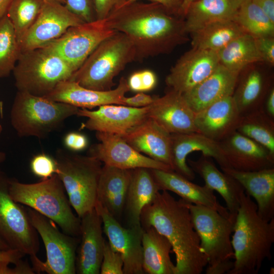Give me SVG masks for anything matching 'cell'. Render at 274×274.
Here are the masks:
<instances>
[{
	"mask_svg": "<svg viewBox=\"0 0 274 274\" xmlns=\"http://www.w3.org/2000/svg\"><path fill=\"white\" fill-rule=\"evenodd\" d=\"M103 20L108 28L129 39L135 48L136 61L169 54L190 40L184 18L155 2L125 5Z\"/></svg>",
	"mask_w": 274,
	"mask_h": 274,
	"instance_id": "obj_1",
	"label": "cell"
},
{
	"mask_svg": "<svg viewBox=\"0 0 274 274\" xmlns=\"http://www.w3.org/2000/svg\"><path fill=\"white\" fill-rule=\"evenodd\" d=\"M140 223L143 229L153 226L170 243L175 274H200L207 267V258L184 199L176 200L166 190L158 191L143 209Z\"/></svg>",
	"mask_w": 274,
	"mask_h": 274,
	"instance_id": "obj_2",
	"label": "cell"
},
{
	"mask_svg": "<svg viewBox=\"0 0 274 274\" xmlns=\"http://www.w3.org/2000/svg\"><path fill=\"white\" fill-rule=\"evenodd\" d=\"M233 233L234 266L228 274L258 273L264 261L271 257L274 218H262L256 202L245 192L241 197Z\"/></svg>",
	"mask_w": 274,
	"mask_h": 274,
	"instance_id": "obj_3",
	"label": "cell"
},
{
	"mask_svg": "<svg viewBox=\"0 0 274 274\" xmlns=\"http://www.w3.org/2000/svg\"><path fill=\"white\" fill-rule=\"evenodd\" d=\"M9 192L15 201L51 219L63 232L80 236L81 219L73 213L63 185L56 174L30 184L10 179Z\"/></svg>",
	"mask_w": 274,
	"mask_h": 274,
	"instance_id": "obj_4",
	"label": "cell"
},
{
	"mask_svg": "<svg viewBox=\"0 0 274 274\" xmlns=\"http://www.w3.org/2000/svg\"><path fill=\"white\" fill-rule=\"evenodd\" d=\"M133 61L135 48L123 33L116 32L101 42L69 79L90 89L107 91L114 78Z\"/></svg>",
	"mask_w": 274,
	"mask_h": 274,
	"instance_id": "obj_5",
	"label": "cell"
},
{
	"mask_svg": "<svg viewBox=\"0 0 274 274\" xmlns=\"http://www.w3.org/2000/svg\"><path fill=\"white\" fill-rule=\"evenodd\" d=\"M186 202L208 259L206 273H228L234 266L231 234L236 215L225 217L214 209Z\"/></svg>",
	"mask_w": 274,
	"mask_h": 274,
	"instance_id": "obj_6",
	"label": "cell"
},
{
	"mask_svg": "<svg viewBox=\"0 0 274 274\" xmlns=\"http://www.w3.org/2000/svg\"><path fill=\"white\" fill-rule=\"evenodd\" d=\"M79 108L18 91L10 111L11 125L20 137L47 138L58 130Z\"/></svg>",
	"mask_w": 274,
	"mask_h": 274,
	"instance_id": "obj_7",
	"label": "cell"
},
{
	"mask_svg": "<svg viewBox=\"0 0 274 274\" xmlns=\"http://www.w3.org/2000/svg\"><path fill=\"white\" fill-rule=\"evenodd\" d=\"M60 55L47 47L21 52L12 71L19 91L46 96L75 72Z\"/></svg>",
	"mask_w": 274,
	"mask_h": 274,
	"instance_id": "obj_8",
	"label": "cell"
},
{
	"mask_svg": "<svg viewBox=\"0 0 274 274\" xmlns=\"http://www.w3.org/2000/svg\"><path fill=\"white\" fill-rule=\"evenodd\" d=\"M55 159L56 174L72 207L81 218L95 207L102 162L88 155H81L61 148L56 150Z\"/></svg>",
	"mask_w": 274,
	"mask_h": 274,
	"instance_id": "obj_9",
	"label": "cell"
},
{
	"mask_svg": "<svg viewBox=\"0 0 274 274\" xmlns=\"http://www.w3.org/2000/svg\"><path fill=\"white\" fill-rule=\"evenodd\" d=\"M30 222L41 237L46 252V259L37 255L30 256L36 273L48 274L76 273V256L80 237L60 231L51 219L29 207L26 208Z\"/></svg>",
	"mask_w": 274,
	"mask_h": 274,
	"instance_id": "obj_10",
	"label": "cell"
},
{
	"mask_svg": "<svg viewBox=\"0 0 274 274\" xmlns=\"http://www.w3.org/2000/svg\"><path fill=\"white\" fill-rule=\"evenodd\" d=\"M10 178L0 171V237L11 249L30 256L39 251L38 233L31 224L26 208L10 196Z\"/></svg>",
	"mask_w": 274,
	"mask_h": 274,
	"instance_id": "obj_11",
	"label": "cell"
},
{
	"mask_svg": "<svg viewBox=\"0 0 274 274\" xmlns=\"http://www.w3.org/2000/svg\"><path fill=\"white\" fill-rule=\"evenodd\" d=\"M116 32L103 20H96L70 27L44 47L57 53L76 71L101 42Z\"/></svg>",
	"mask_w": 274,
	"mask_h": 274,
	"instance_id": "obj_12",
	"label": "cell"
},
{
	"mask_svg": "<svg viewBox=\"0 0 274 274\" xmlns=\"http://www.w3.org/2000/svg\"><path fill=\"white\" fill-rule=\"evenodd\" d=\"M85 22L61 3L45 2L37 19L20 42L21 52L43 47L71 27Z\"/></svg>",
	"mask_w": 274,
	"mask_h": 274,
	"instance_id": "obj_13",
	"label": "cell"
},
{
	"mask_svg": "<svg viewBox=\"0 0 274 274\" xmlns=\"http://www.w3.org/2000/svg\"><path fill=\"white\" fill-rule=\"evenodd\" d=\"M95 135L99 143L90 147L88 155L95 158L104 164L128 170L146 168L173 170L170 166L137 151L120 135L96 132Z\"/></svg>",
	"mask_w": 274,
	"mask_h": 274,
	"instance_id": "obj_14",
	"label": "cell"
},
{
	"mask_svg": "<svg viewBox=\"0 0 274 274\" xmlns=\"http://www.w3.org/2000/svg\"><path fill=\"white\" fill-rule=\"evenodd\" d=\"M111 247L123 258V274H143L142 227H124L99 202L95 207Z\"/></svg>",
	"mask_w": 274,
	"mask_h": 274,
	"instance_id": "obj_15",
	"label": "cell"
},
{
	"mask_svg": "<svg viewBox=\"0 0 274 274\" xmlns=\"http://www.w3.org/2000/svg\"><path fill=\"white\" fill-rule=\"evenodd\" d=\"M219 64L217 52L192 47L172 67L165 83L169 89L185 94L208 77Z\"/></svg>",
	"mask_w": 274,
	"mask_h": 274,
	"instance_id": "obj_16",
	"label": "cell"
},
{
	"mask_svg": "<svg viewBox=\"0 0 274 274\" xmlns=\"http://www.w3.org/2000/svg\"><path fill=\"white\" fill-rule=\"evenodd\" d=\"M148 106L134 108L110 104L99 106L94 111L79 108L77 115L87 118L83 128L123 136L148 117Z\"/></svg>",
	"mask_w": 274,
	"mask_h": 274,
	"instance_id": "obj_17",
	"label": "cell"
},
{
	"mask_svg": "<svg viewBox=\"0 0 274 274\" xmlns=\"http://www.w3.org/2000/svg\"><path fill=\"white\" fill-rule=\"evenodd\" d=\"M129 90L127 80H119L116 88L98 91L85 88L71 80L59 83L47 96L53 101L67 104L79 108L92 109L105 105H124L123 97Z\"/></svg>",
	"mask_w": 274,
	"mask_h": 274,
	"instance_id": "obj_18",
	"label": "cell"
},
{
	"mask_svg": "<svg viewBox=\"0 0 274 274\" xmlns=\"http://www.w3.org/2000/svg\"><path fill=\"white\" fill-rule=\"evenodd\" d=\"M148 117L170 134L197 132L195 113L183 95L169 89L161 97H155L148 106Z\"/></svg>",
	"mask_w": 274,
	"mask_h": 274,
	"instance_id": "obj_19",
	"label": "cell"
},
{
	"mask_svg": "<svg viewBox=\"0 0 274 274\" xmlns=\"http://www.w3.org/2000/svg\"><path fill=\"white\" fill-rule=\"evenodd\" d=\"M172 137V155L174 171L192 181L195 173L187 163V156L194 151L214 158L221 168H229L220 142L211 139L199 132L173 133Z\"/></svg>",
	"mask_w": 274,
	"mask_h": 274,
	"instance_id": "obj_20",
	"label": "cell"
},
{
	"mask_svg": "<svg viewBox=\"0 0 274 274\" xmlns=\"http://www.w3.org/2000/svg\"><path fill=\"white\" fill-rule=\"evenodd\" d=\"M81 219L80 243L76 256V273L99 274L105 241L102 222L95 208Z\"/></svg>",
	"mask_w": 274,
	"mask_h": 274,
	"instance_id": "obj_21",
	"label": "cell"
},
{
	"mask_svg": "<svg viewBox=\"0 0 274 274\" xmlns=\"http://www.w3.org/2000/svg\"><path fill=\"white\" fill-rule=\"evenodd\" d=\"M220 143L229 168L248 172L274 167V155L236 130Z\"/></svg>",
	"mask_w": 274,
	"mask_h": 274,
	"instance_id": "obj_22",
	"label": "cell"
},
{
	"mask_svg": "<svg viewBox=\"0 0 274 274\" xmlns=\"http://www.w3.org/2000/svg\"><path fill=\"white\" fill-rule=\"evenodd\" d=\"M261 63L247 66L238 76L232 96L241 115L263 108L273 86L272 74Z\"/></svg>",
	"mask_w": 274,
	"mask_h": 274,
	"instance_id": "obj_23",
	"label": "cell"
},
{
	"mask_svg": "<svg viewBox=\"0 0 274 274\" xmlns=\"http://www.w3.org/2000/svg\"><path fill=\"white\" fill-rule=\"evenodd\" d=\"M241 116L231 95L195 113L194 123L198 132L220 142L236 130Z\"/></svg>",
	"mask_w": 274,
	"mask_h": 274,
	"instance_id": "obj_24",
	"label": "cell"
},
{
	"mask_svg": "<svg viewBox=\"0 0 274 274\" xmlns=\"http://www.w3.org/2000/svg\"><path fill=\"white\" fill-rule=\"evenodd\" d=\"M122 136L137 151L173 169L171 134L151 118L148 117Z\"/></svg>",
	"mask_w": 274,
	"mask_h": 274,
	"instance_id": "obj_25",
	"label": "cell"
},
{
	"mask_svg": "<svg viewBox=\"0 0 274 274\" xmlns=\"http://www.w3.org/2000/svg\"><path fill=\"white\" fill-rule=\"evenodd\" d=\"M151 171L160 191H172L188 202L214 209L224 216L231 215L219 203L214 191L206 185L194 184L174 170L151 169Z\"/></svg>",
	"mask_w": 274,
	"mask_h": 274,
	"instance_id": "obj_26",
	"label": "cell"
},
{
	"mask_svg": "<svg viewBox=\"0 0 274 274\" xmlns=\"http://www.w3.org/2000/svg\"><path fill=\"white\" fill-rule=\"evenodd\" d=\"M236 180L245 192L256 200L257 212L264 220L274 218V167L256 171H240L221 168Z\"/></svg>",
	"mask_w": 274,
	"mask_h": 274,
	"instance_id": "obj_27",
	"label": "cell"
},
{
	"mask_svg": "<svg viewBox=\"0 0 274 274\" xmlns=\"http://www.w3.org/2000/svg\"><path fill=\"white\" fill-rule=\"evenodd\" d=\"M187 163L203 179L205 185L219 193L229 213L236 215L242 194L245 192L242 185L230 175L220 171L212 158L202 155L196 160L187 159Z\"/></svg>",
	"mask_w": 274,
	"mask_h": 274,
	"instance_id": "obj_28",
	"label": "cell"
},
{
	"mask_svg": "<svg viewBox=\"0 0 274 274\" xmlns=\"http://www.w3.org/2000/svg\"><path fill=\"white\" fill-rule=\"evenodd\" d=\"M238 76L220 64L208 77L183 95L196 113L223 98L232 95Z\"/></svg>",
	"mask_w": 274,
	"mask_h": 274,
	"instance_id": "obj_29",
	"label": "cell"
},
{
	"mask_svg": "<svg viewBox=\"0 0 274 274\" xmlns=\"http://www.w3.org/2000/svg\"><path fill=\"white\" fill-rule=\"evenodd\" d=\"M131 170L104 164L102 166L97 191V201L118 221L124 212Z\"/></svg>",
	"mask_w": 274,
	"mask_h": 274,
	"instance_id": "obj_30",
	"label": "cell"
},
{
	"mask_svg": "<svg viewBox=\"0 0 274 274\" xmlns=\"http://www.w3.org/2000/svg\"><path fill=\"white\" fill-rule=\"evenodd\" d=\"M159 191L151 169L137 168L131 170L123 212L127 227H142L140 223L142 211Z\"/></svg>",
	"mask_w": 274,
	"mask_h": 274,
	"instance_id": "obj_31",
	"label": "cell"
},
{
	"mask_svg": "<svg viewBox=\"0 0 274 274\" xmlns=\"http://www.w3.org/2000/svg\"><path fill=\"white\" fill-rule=\"evenodd\" d=\"M143 269L148 274H175L176 266L170 253L172 246L169 241L153 226L143 229Z\"/></svg>",
	"mask_w": 274,
	"mask_h": 274,
	"instance_id": "obj_32",
	"label": "cell"
},
{
	"mask_svg": "<svg viewBox=\"0 0 274 274\" xmlns=\"http://www.w3.org/2000/svg\"><path fill=\"white\" fill-rule=\"evenodd\" d=\"M237 10L231 0H196L185 15L186 30L189 34L213 22L233 20Z\"/></svg>",
	"mask_w": 274,
	"mask_h": 274,
	"instance_id": "obj_33",
	"label": "cell"
},
{
	"mask_svg": "<svg viewBox=\"0 0 274 274\" xmlns=\"http://www.w3.org/2000/svg\"><path fill=\"white\" fill-rule=\"evenodd\" d=\"M244 33L246 32L237 23L233 20H226L210 23L189 35L192 47L218 52Z\"/></svg>",
	"mask_w": 274,
	"mask_h": 274,
	"instance_id": "obj_34",
	"label": "cell"
},
{
	"mask_svg": "<svg viewBox=\"0 0 274 274\" xmlns=\"http://www.w3.org/2000/svg\"><path fill=\"white\" fill-rule=\"evenodd\" d=\"M217 53L220 64L238 75L252 64L263 62L255 38L246 33L234 39Z\"/></svg>",
	"mask_w": 274,
	"mask_h": 274,
	"instance_id": "obj_35",
	"label": "cell"
},
{
	"mask_svg": "<svg viewBox=\"0 0 274 274\" xmlns=\"http://www.w3.org/2000/svg\"><path fill=\"white\" fill-rule=\"evenodd\" d=\"M236 131L257 142L274 155V120L263 108L242 115Z\"/></svg>",
	"mask_w": 274,
	"mask_h": 274,
	"instance_id": "obj_36",
	"label": "cell"
},
{
	"mask_svg": "<svg viewBox=\"0 0 274 274\" xmlns=\"http://www.w3.org/2000/svg\"><path fill=\"white\" fill-rule=\"evenodd\" d=\"M233 20L255 38L274 37V22L252 0L239 6Z\"/></svg>",
	"mask_w": 274,
	"mask_h": 274,
	"instance_id": "obj_37",
	"label": "cell"
},
{
	"mask_svg": "<svg viewBox=\"0 0 274 274\" xmlns=\"http://www.w3.org/2000/svg\"><path fill=\"white\" fill-rule=\"evenodd\" d=\"M44 3L43 0H12L6 15L13 26L19 44L37 19Z\"/></svg>",
	"mask_w": 274,
	"mask_h": 274,
	"instance_id": "obj_38",
	"label": "cell"
},
{
	"mask_svg": "<svg viewBox=\"0 0 274 274\" xmlns=\"http://www.w3.org/2000/svg\"><path fill=\"white\" fill-rule=\"evenodd\" d=\"M21 53L13 26L6 15L0 21V78L12 72Z\"/></svg>",
	"mask_w": 274,
	"mask_h": 274,
	"instance_id": "obj_39",
	"label": "cell"
},
{
	"mask_svg": "<svg viewBox=\"0 0 274 274\" xmlns=\"http://www.w3.org/2000/svg\"><path fill=\"white\" fill-rule=\"evenodd\" d=\"M127 81L129 90L145 92L151 91L155 87L157 78L153 71L145 69L132 73Z\"/></svg>",
	"mask_w": 274,
	"mask_h": 274,
	"instance_id": "obj_40",
	"label": "cell"
},
{
	"mask_svg": "<svg viewBox=\"0 0 274 274\" xmlns=\"http://www.w3.org/2000/svg\"><path fill=\"white\" fill-rule=\"evenodd\" d=\"M30 168L34 175L41 180H46L56 174L57 164L55 158L41 153L32 158Z\"/></svg>",
	"mask_w": 274,
	"mask_h": 274,
	"instance_id": "obj_41",
	"label": "cell"
},
{
	"mask_svg": "<svg viewBox=\"0 0 274 274\" xmlns=\"http://www.w3.org/2000/svg\"><path fill=\"white\" fill-rule=\"evenodd\" d=\"M123 260L121 254L105 240L100 273L123 274Z\"/></svg>",
	"mask_w": 274,
	"mask_h": 274,
	"instance_id": "obj_42",
	"label": "cell"
},
{
	"mask_svg": "<svg viewBox=\"0 0 274 274\" xmlns=\"http://www.w3.org/2000/svg\"><path fill=\"white\" fill-rule=\"evenodd\" d=\"M64 5L85 22L96 20L94 0H65Z\"/></svg>",
	"mask_w": 274,
	"mask_h": 274,
	"instance_id": "obj_43",
	"label": "cell"
},
{
	"mask_svg": "<svg viewBox=\"0 0 274 274\" xmlns=\"http://www.w3.org/2000/svg\"><path fill=\"white\" fill-rule=\"evenodd\" d=\"M258 51L263 62L271 67L274 65V37L255 38Z\"/></svg>",
	"mask_w": 274,
	"mask_h": 274,
	"instance_id": "obj_44",
	"label": "cell"
},
{
	"mask_svg": "<svg viewBox=\"0 0 274 274\" xmlns=\"http://www.w3.org/2000/svg\"><path fill=\"white\" fill-rule=\"evenodd\" d=\"M127 0H94L96 20L105 19L114 10L124 5Z\"/></svg>",
	"mask_w": 274,
	"mask_h": 274,
	"instance_id": "obj_45",
	"label": "cell"
},
{
	"mask_svg": "<svg viewBox=\"0 0 274 274\" xmlns=\"http://www.w3.org/2000/svg\"><path fill=\"white\" fill-rule=\"evenodd\" d=\"M63 143L66 148L73 152L81 151L88 145L87 136L80 132H70L64 136Z\"/></svg>",
	"mask_w": 274,
	"mask_h": 274,
	"instance_id": "obj_46",
	"label": "cell"
},
{
	"mask_svg": "<svg viewBox=\"0 0 274 274\" xmlns=\"http://www.w3.org/2000/svg\"><path fill=\"white\" fill-rule=\"evenodd\" d=\"M10 262L0 261V274H34L32 266H30L27 261L21 259L15 266H9Z\"/></svg>",
	"mask_w": 274,
	"mask_h": 274,
	"instance_id": "obj_47",
	"label": "cell"
},
{
	"mask_svg": "<svg viewBox=\"0 0 274 274\" xmlns=\"http://www.w3.org/2000/svg\"><path fill=\"white\" fill-rule=\"evenodd\" d=\"M155 97L145 94L144 92H138L131 97H123L124 106L134 108H143L150 105L154 101Z\"/></svg>",
	"mask_w": 274,
	"mask_h": 274,
	"instance_id": "obj_48",
	"label": "cell"
},
{
	"mask_svg": "<svg viewBox=\"0 0 274 274\" xmlns=\"http://www.w3.org/2000/svg\"><path fill=\"white\" fill-rule=\"evenodd\" d=\"M142 0H127L124 5ZM159 3L173 14L181 17V10L184 0H147Z\"/></svg>",
	"mask_w": 274,
	"mask_h": 274,
	"instance_id": "obj_49",
	"label": "cell"
},
{
	"mask_svg": "<svg viewBox=\"0 0 274 274\" xmlns=\"http://www.w3.org/2000/svg\"><path fill=\"white\" fill-rule=\"evenodd\" d=\"M26 255L23 253L14 249L0 251V261L9 262L15 264Z\"/></svg>",
	"mask_w": 274,
	"mask_h": 274,
	"instance_id": "obj_50",
	"label": "cell"
},
{
	"mask_svg": "<svg viewBox=\"0 0 274 274\" xmlns=\"http://www.w3.org/2000/svg\"><path fill=\"white\" fill-rule=\"evenodd\" d=\"M274 22V0H252Z\"/></svg>",
	"mask_w": 274,
	"mask_h": 274,
	"instance_id": "obj_51",
	"label": "cell"
},
{
	"mask_svg": "<svg viewBox=\"0 0 274 274\" xmlns=\"http://www.w3.org/2000/svg\"><path fill=\"white\" fill-rule=\"evenodd\" d=\"M263 108L265 113L272 119H274V87L268 91L264 104Z\"/></svg>",
	"mask_w": 274,
	"mask_h": 274,
	"instance_id": "obj_52",
	"label": "cell"
},
{
	"mask_svg": "<svg viewBox=\"0 0 274 274\" xmlns=\"http://www.w3.org/2000/svg\"><path fill=\"white\" fill-rule=\"evenodd\" d=\"M12 0H0V21L6 15Z\"/></svg>",
	"mask_w": 274,
	"mask_h": 274,
	"instance_id": "obj_53",
	"label": "cell"
},
{
	"mask_svg": "<svg viewBox=\"0 0 274 274\" xmlns=\"http://www.w3.org/2000/svg\"><path fill=\"white\" fill-rule=\"evenodd\" d=\"M196 0H184L181 10V15L184 18L185 15L190 4Z\"/></svg>",
	"mask_w": 274,
	"mask_h": 274,
	"instance_id": "obj_54",
	"label": "cell"
},
{
	"mask_svg": "<svg viewBox=\"0 0 274 274\" xmlns=\"http://www.w3.org/2000/svg\"><path fill=\"white\" fill-rule=\"evenodd\" d=\"M11 249L8 245L0 237V251Z\"/></svg>",
	"mask_w": 274,
	"mask_h": 274,
	"instance_id": "obj_55",
	"label": "cell"
},
{
	"mask_svg": "<svg viewBox=\"0 0 274 274\" xmlns=\"http://www.w3.org/2000/svg\"><path fill=\"white\" fill-rule=\"evenodd\" d=\"M235 6L238 9L239 6L249 0H231Z\"/></svg>",
	"mask_w": 274,
	"mask_h": 274,
	"instance_id": "obj_56",
	"label": "cell"
},
{
	"mask_svg": "<svg viewBox=\"0 0 274 274\" xmlns=\"http://www.w3.org/2000/svg\"><path fill=\"white\" fill-rule=\"evenodd\" d=\"M6 159V154L0 150V166ZM1 171V169H0Z\"/></svg>",
	"mask_w": 274,
	"mask_h": 274,
	"instance_id": "obj_57",
	"label": "cell"
},
{
	"mask_svg": "<svg viewBox=\"0 0 274 274\" xmlns=\"http://www.w3.org/2000/svg\"><path fill=\"white\" fill-rule=\"evenodd\" d=\"M43 1H44L45 2H47V1L57 2H59L60 3L63 4L64 5L65 3V0H43Z\"/></svg>",
	"mask_w": 274,
	"mask_h": 274,
	"instance_id": "obj_58",
	"label": "cell"
},
{
	"mask_svg": "<svg viewBox=\"0 0 274 274\" xmlns=\"http://www.w3.org/2000/svg\"><path fill=\"white\" fill-rule=\"evenodd\" d=\"M2 131H3V127L1 124L0 123V136L2 134Z\"/></svg>",
	"mask_w": 274,
	"mask_h": 274,
	"instance_id": "obj_59",
	"label": "cell"
}]
</instances>
